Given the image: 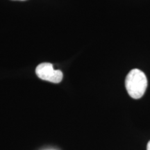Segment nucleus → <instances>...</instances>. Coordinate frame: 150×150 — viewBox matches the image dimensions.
I'll use <instances>...</instances> for the list:
<instances>
[{"label":"nucleus","instance_id":"obj_1","mask_svg":"<svg viewBox=\"0 0 150 150\" xmlns=\"http://www.w3.org/2000/svg\"><path fill=\"white\" fill-rule=\"evenodd\" d=\"M125 87L131 98H141L147 87V79L145 73L138 69L131 70L127 75Z\"/></svg>","mask_w":150,"mask_h":150},{"label":"nucleus","instance_id":"obj_2","mask_svg":"<svg viewBox=\"0 0 150 150\" xmlns=\"http://www.w3.org/2000/svg\"><path fill=\"white\" fill-rule=\"evenodd\" d=\"M35 73L40 79L54 83H60L63 77V72L59 70H55L50 63H42L38 65Z\"/></svg>","mask_w":150,"mask_h":150},{"label":"nucleus","instance_id":"obj_3","mask_svg":"<svg viewBox=\"0 0 150 150\" xmlns=\"http://www.w3.org/2000/svg\"><path fill=\"white\" fill-rule=\"evenodd\" d=\"M147 150H150V141L148 142V143H147Z\"/></svg>","mask_w":150,"mask_h":150}]
</instances>
